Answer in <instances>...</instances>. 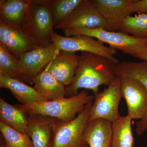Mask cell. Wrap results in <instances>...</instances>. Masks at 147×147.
<instances>
[{
  "label": "cell",
  "mask_w": 147,
  "mask_h": 147,
  "mask_svg": "<svg viewBox=\"0 0 147 147\" xmlns=\"http://www.w3.org/2000/svg\"><path fill=\"white\" fill-rule=\"evenodd\" d=\"M115 73L117 77H130L137 79L147 90V62H119L115 67ZM135 129L138 135H142L147 131V114L144 119L137 122Z\"/></svg>",
  "instance_id": "2e32d148"
},
{
  "label": "cell",
  "mask_w": 147,
  "mask_h": 147,
  "mask_svg": "<svg viewBox=\"0 0 147 147\" xmlns=\"http://www.w3.org/2000/svg\"><path fill=\"white\" fill-rule=\"evenodd\" d=\"M65 36L86 35L92 37L124 54L138 58L147 50V38H138L121 32L103 29H73L63 30Z\"/></svg>",
  "instance_id": "277c9868"
},
{
  "label": "cell",
  "mask_w": 147,
  "mask_h": 147,
  "mask_svg": "<svg viewBox=\"0 0 147 147\" xmlns=\"http://www.w3.org/2000/svg\"><path fill=\"white\" fill-rule=\"evenodd\" d=\"M82 1L83 0H48L55 26L65 20Z\"/></svg>",
  "instance_id": "d4e9b609"
},
{
  "label": "cell",
  "mask_w": 147,
  "mask_h": 147,
  "mask_svg": "<svg viewBox=\"0 0 147 147\" xmlns=\"http://www.w3.org/2000/svg\"><path fill=\"white\" fill-rule=\"evenodd\" d=\"M30 4L31 0H1L0 22L22 30Z\"/></svg>",
  "instance_id": "5bb4252c"
},
{
  "label": "cell",
  "mask_w": 147,
  "mask_h": 147,
  "mask_svg": "<svg viewBox=\"0 0 147 147\" xmlns=\"http://www.w3.org/2000/svg\"><path fill=\"white\" fill-rule=\"evenodd\" d=\"M0 131L4 143L1 147H34L31 138L23 133L0 121Z\"/></svg>",
  "instance_id": "603a6c76"
},
{
  "label": "cell",
  "mask_w": 147,
  "mask_h": 147,
  "mask_svg": "<svg viewBox=\"0 0 147 147\" xmlns=\"http://www.w3.org/2000/svg\"><path fill=\"white\" fill-rule=\"evenodd\" d=\"M116 64L101 55L80 52L75 76L71 84L65 87V97L78 94L81 89L90 90L95 94L100 86H109L117 77Z\"/></svg>",
  "instance_id": "6da1fadb"
},
{
  "label": "cell",
  "mask_w": 147,
  "mask_h": 147,
  "mask_svg": "<svg viewBox=\"0 0 147 147\" xmlns=\"http://www.w3.org/2000/svg\"><path fill=\"white\" fill-rule=\"evenodd\" d=\"M119 32L138 38H147V14L129 16L122 24Z\"/></svg>",
  "instance_id": "cb8c5ba5"
},
{
  "label": "cell",
  "mask_w": 147,
  "mask_h": 147,
  "mask_svg": "<svg viewBox=\"0 0 147 147\" xmlns=\"http://www.w3.org/2000/svg\"><path fill=\"white\" fill-rule=\"evenodd\" d=\"M55 26L48 0H31L28 14L22 30L33 44L36 47L51 45Z\"/></svg>",
  "instance_id": "3957f363"
},
{
  "label": "cell",
  "mask_w": 147,
  "mask_h": 147,
  "mask_svg": "<svg viewBox=\"0 0 147 147\" xmlns=\"http://www.w3.org/2000/svg\"><path fill=\"white\" fill-rule=\"evenodd\" d=\"M94 97V95L90 94L86 90H84L70 97L26 105L17 104L16 106L27 114L46 116L67 122L75 119Z\"/></svg>",
  "instance_id": "7a4b0ae2"
},
{
  "label": "cell",
  "mask_w": 147,
  "mask_h": 147,
  "mask_svg": "<svg viewBox=\"0 0 147 147\" xmlns=\"http://www.w3.org/2000/svg\"><path fill=\"white\" fill-rule=\"evenodd\" d=\"M59 51L53 42L48 47H36L21 55L18 60L25 83L33 84L37 77L45 70Z\"/></svg>",
  "instance_id": "9c48e42d"
},
{
  "label": "cell",
  "mask_w": 147,
  "mask_h": 147,
  "mask_svg": "<svg viewBox=\"0 0 147 147\" xmlns=\"http://www.w3.org/2000/svg\"><path fill=\"white\" fill-rule=\"evenodd\" d=\"M135 0H92L104 18L105 30L119 32L124 21L133 13Z\"/></svg>",
  "instance_id": "8fae6325"
},
{
  "label": "cell",
  "mask_w": 147,
  "mask_h": 147,
  "mask_svg": "<svg viewBox=\"0 0 147 147\" xmlns=\"http://www.w3.org/2000/svg\"><path fill=\"white\" fill-rule=\"evenodd\" d=\"M28 115L16 105L0 98V121L16 130L26 133Z\"/></svg>",
  "instance_id": "ffe728a7"
},
{
  "label": "cell",
  "mask_w": 147,
  "mask_h": 147,
  "mask_svg": "<svg viewBox=\"0 0 147 147\" xmlns=\"http://www.w3.org/2000/svg\"><path fill=\"white\" fill-rule=\"evenodd\" d=\"M133 13L147 14V0H135L132 5Z\"/></svg>",
  "instance_id": "484cf974"
},
{
  "label": "cell",
  "mask_w": 147,
  "mask_h": 147,
  "mask_svg": "<svg viewBox=\"0 0 147 147\" xmlns=\"http://www.w3.org/2000/svg\"><path fill=\"white\" fill-rule=\"evenodd\" d=\"M61 30L96 29L105 30L104 18L92 0H83L65 20L55 26Z\"/></svg>",
  "instance_id": "ba28073f"
},
{
  "label": "cell",
  "mask_w": 147,
  "mask_h": 147,
  "mask_svg": "<svg viewBox=\"0 0 147 147\" xmlns=\"http://www.w3.org/2000/svg\"><path fill=\"white\" fill-rule=\"evenodd\" d=\"M26 133L34 147H53L56 119L35 114H28Z\"/></svg>",
  "instance_id": "7c38bea8"
},
{
  "label": "cell",
  "mask_w": 147,
  "mask_h": 147,
  "mask_svg": "<svg viewBox=\"0 0 147 147\" xmlns=\"http://www.w3.org/2000/svg\"><path fill=\"white\" fill-rule=\"evenodd\" d=\"M0 88L9 90L21 105H28L46 100L34 87L30 86L24 82L12 79L2 73H0Z\"/></svg>",
  "instance_id": "ac0fdd59"
},
{
  "label": "cell",
  "mask_w": 147,
  "mask_h": 147,
  "mask_svg": "<svg viewBox=\"0 0 147 147\" xmlns=\"http://www.w3.org/2000/svg\"><path fill=\"white\" fill-rule=\"evenodd\" d=\"M0 73L25 83L22 66L19 60L1 43H0Z\"/></svg>",
  "instance_id": "7402d4cb"
},
{
  "label": "cell",
  "mask_w": 147,
  "mask_h": 147,
  "mask_svg": "<svg viewBox=\"0 0 147 147\" xmlns=\"http://www.w3.org/2000/svg\"><path fill=\"white\" fill-rule=\"evenodd\" d=\"M79 59L76 53L59 50L45 69L66 87L73 80Z\"/></svg>",
  "instance_id": "4fadbf2b"
},
{
  "label": "cell",
  "mask_w": 147,
  "mask_h": 147,
  "mask_svg": "<svg viewBox=\"0 0 147 147\" xmlns=\"http://www.w3.org/2000/svg\"><path fill=\"white\" fill-rule=\"evenodd\" d=\"M53 42L60 51L89 52L105 57L116 63L119 62L115 57L117 53V50L105 46L104 43L92 37L86 35L64 36L54 32Z\"/></svg>",
  "instance_id": "52a82bcc"
},
{
  "label": "cell",
  "mask_w": 147,
  "mask_h": 147,
  "mask_svg": "<svg viewBox=\"0 0 147 147\" xmlns=\"http://www.w3.org/2000/svg\"><path fill=\"white\" fill-rule=\"evenodd\" d=\"M33 84L36 90L46 100L65 97V87L46 69L37 77Z\"/></svg>",
  "instance_id": "d6986e66"
},
{
  "label": "cell",
  "mask_w": 147,
  "mask_h": 147,
  "mask_svg": "<svg viewBox=\"0 0 147 147\" xmlns=\"http://www.w3.org/2000/svg\"><path fill=\"white\" fill-rule=\"evenodd\" d=\"M132 119L120 116L112 122V147H133L134 138L131 127Z\"/></svg>",
  "instance_id": "44dd1931"
},
{
  "label": "cell",
  "mask_w": 147,
  "mask_h": 147,
  "mask_svg": "<svg viewBox=\"0 0 147 147\" xmlns=\"http://www.w3.org/2000/svg\"><path fill=\"white\" fill-rule=\"evenodd\" d=\"M138 58L142 60L143 61L147 62V50L144 53L140 55Z\"/></svg>",
  "instance_id": "4316f807"
},
{
  "label": "cell",
  "mask_w": 147,
  "mask_h": 147,
  "mask_svg": "<svg viewBox=\"0 0 147 147\" xmlns=\"http://www.w3.org/2000/svg\"><path fill=\"white\" fill-rule=\"evenodd\" d=\"M94 95L90 121L102 119L113 122L120 117L119 107L122 95L119 77H117L102 91L96 93Z\"/></svg>",
  "instance_id": "8992f818"
},
{
  "label": "cell",
  "mask_w": 147,
  "mask_h": 147,
  "mask_svg": "<svg viewBox=\"0 0 147 147\" xmlns=\"http://www.w3.org/2000/svg\"><path fill=\"white\" fill-rule=\"evenodd\" d=\"M0 43L18 59L21 55L36 47L22 30L1 22Z\"/></svg>",
  "instance_id": "9a60e30c"
},
{
  "label": "cell",
  "mask_w": 147,
  "mask_h": 147,
  "mask_svg": "<svg viewBox=\"0 0 147 147\" xmlns=\"http://www.w3.org/2000/svg\"><path fill=\"white\" fill-rule=\"evenodd\" d=\"M93 100L72 120L67 122L56 119L53 147H89L85 131L90 121Z\"/></svg>",
  "instance_id": "5b68a950"
},
{
  "label": "cell",
  "mask_w": 147,
  "mask_h": 147,
  "mask_svg": "<svg viewBox=\"0 0 147 147\" xmlns=\"http://www.w3.org/2000/svg\"><path fill=\"white\" fill-rule=\"evenodd\" d=\"M112 122L97 119L90 121L85 131L89 147H112Z\"/></svg>",
  "instance_id": "e0dca14e"
},
{
  "label": "cell",
  "mask_w": 147,
  "mask_h": 147,
  "mask_svg": "<svg viewBox=\"0 0 147 147\" xmlns=\"http://www.w3.org/2000/svg\"><path fill=\"white\" fill-rule=\"evenodd\" d=\"M122 97L132 119L142 120L147 114V90L141 82L130 77H119Z\"/></svg>",
  "instance_id": "30bf717a"
}]
</instances>
